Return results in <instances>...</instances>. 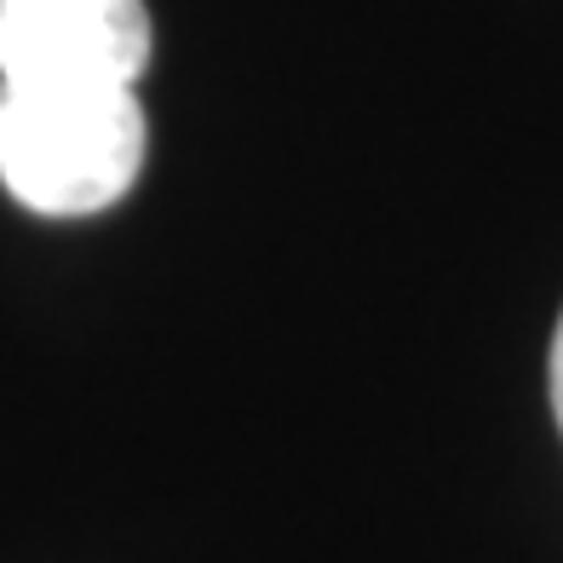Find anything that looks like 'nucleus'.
<instances>
[{
    "label": "nucleus",
    "instance_id": "f257e3e1",
    "mask_svg": "<svg viewBox=\"0 0 563 563\" xmlns=\"http://www.w3.org/2000/svg\"><path fill=\"white\" fill-rule=\"evenodd\" d=\"M144 104L133 87L0 81V185L41 219L104 213L139 185Z\"/></svg>",
    "mask_w": 563,
    "mask_h": 563
},
{
    "label": "nucleus",
    "instance_id": "7ed1b4c3",
    "mask_svg": "<svg viewBox=\"0 0 563 563\" xmlns=\"http://www.w3.org/2000/svg\"><path fill=\"white\" fill-rule=\"evenodd\" d=\"M547 379H552V415H558V431H563V317H558V334H552V363H547Z\"/></svg>",
    "mask_w": 563,
    "mask_h": 563
},
{
    "label": "nucleus",
    "instance_id": "f03ea898",
    "mask_svg": "<svg viewBox=\"0 0 563 563\" xmlns=\"http://www.w3.org/2000/svg\"><path fill=\"white\" fill-rule=\"evenodd\" d=\"M144 64V0H0V81L139 87Z\"/></svg>",
    "mask_w": 563,
    "mask_h": 563
}]
</instances>
